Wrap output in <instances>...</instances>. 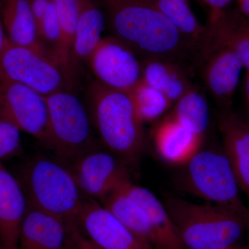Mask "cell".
Instances as JSON below:
<instances>
[{
	"instance_id": "1",
	"label": "cell",
	"mask_w": 249,
	"mask_h": 249,
	"mask_svg": "<svg viewBox=\"0 0 249 249\" xmlns=\"http://www.w3.org/2000/svg\"><path fill=\"white\" fill-rule=\"evenodd\" d=\"M113 36L143 60H178L199 51L175 27L154 0H103Z\"/></svg>"
},
{
	"instance_id": "2",
	"label": "cell",
	"mask_w": 249,
	"mask_h": 249,
	"mask_svg": "<svg viewBox=\"0 0 249 249\" xmlns=\"http://www.w3.org/2000/svg\"><path fill=\"white\" fill-rule=\"evenodd\" d=\"M88 93L91 124L105 146L127 165L137 163L145 142L144 124L129 91L111 89L95 81Z\"/></svg>"
},
{
	"instance_id": "3",
	"label": "cell",
	"mask_w": 249,
	"mask_h": 249,
	"mask_svg": "<svg viewBox=\"0 0 249 249\" xmlns=\"http://www.w3.org/2000/svg\"><path fill=\"white\" fill-rule=\"evenodd\" d=\"M163 204L184 249H232L249 227V218L209 203L169 196Z\"/></svg>"
},
{
	"instance_id": "4",
	"label": "cell",
	"mask_w": 249,
	"mask_h": 249,
	"mask_svg": "<svg viewBox=\"0 0 249 249\" xmlns=\"http://www.w3.org/2000/svg\"><path fill=\"white\" fill-rule=\"evenodd\" d=\"M19 181L28 206L66 222H75L87 197L66 165L44 156L28 162Z\"/></svg>"
},
{
	"instance_id": "5",
	"label": "cell",
	"mask_w": 249,
	"mask_h": 249,
	"mask_svg": "<svg viewBox=\"0 0 249 249\" xmlns=\"http://www.w3.org/2000/svg\"><path fill=\"white\" fill-rule=\"evenodd\" d=\"M185 165V190L209 204L249 219V209L241 197L235 173L223 148L200 149Z\"/></svg>"
},
{
	"instance_id": "6",
	"label": "cell",
	"mask_w": 249,
	"mask_h": 249,
	"mask_svg": "<svg viewBox=\"0 0 249 249\" xmlns=\"http://www.w3.org/2000/svg\"><path fill=\"white\" fill-rule=\"evenodd\" d=\"M49 111V141L57 160L70 166L80 156L96 147L91 119L84 105L71 90L46 96Z\"/></svg>"
},
{
	"instance_id": "7",
	"label": "cell",
	"mask_w": 249,
	"mask_h": 249,
	"mask_svg": "<svg viewBox=\"0 0 249 249\" xmlns=\"http://www.w3.org/2000/svg\"><path fill=\"white\" fill-rule=\"evenodd\" d=\"M72 79L55 60L31 47L18 45L9 39L0 53V80L25 85L42 96L71 90Z\"/></svg>"
},
{
	"instance_id": "8",
	"label": "cell",
	"mask_w": 249,
	"mask_h": 249,
	"mask_svg": "<svg viewBox=\"0 0 249 249\" xmlns=\"http://www.w3.org/2000/svg\"><path fill=\"white\" fill-rule=\"evenodd\" d=\"M0 120L14 124L46 145L49 111L46 96L25 85L0 80Z\"/></svg>"
},
{
	"instance_id": "9",
	"label": "cell",
	"mask_w": 249,
	"mask_h": 249,
	"mask_svg": "<svg viewBox=\"0 0 249 249\" xmlns=\"http://www.w3.org/2000/svg\"><path fill=\"white\" fill-rule=\"evenodd\" d=\"M127 166L109 150L96 146L80 156L68 168L85 196L101 200L130 179Z\"/></svg>"
},
{
	"instance_id": "10",
	"label": "cell",
	"mask_w": 249,
	"mask_h": 249,
	"mask_svg": "<svg viewBox=\"0 0 249 249\" xmlns=\"http://www.w3.org/2000/svg\"><path fill=\"white\" fill-rule=\"evenodd\" d=\"M88 64L96 81L111 89L130 91L142 79L137 54L114 36L102 37Z\"/></svg>"
},
{
	"instance_id": "11",
	"label": "cell",
	"mask_w": 249,
	"mask_h": 249,
	"mask_svg": "<svg viewBox=\"0 0 249 249\" xmlns=\"http://www.w3.org/2000/svg\"><path fill=\"white\" fill-rule=\"evenodd\" d=\"M80 231L99 249H155L102 204L87 196L75 219Z\"/></svg>"
},
{
	"instance_id": "12",
	"label": "cell",
	"mask_w": 249,
	"mask_h": 249,
	"mask_svg": "<svg viewBox=\"0 0 249 249\" xmlns=\"http://www.w3.org/2000/svg\"><path fill=\"white\" fill-rule=\"evenodd\" d=\"M201 53L206 60L203 71L205 85L214 99L228 108L245 68L243 60L229 47H210Z\"/></svg>"
},
{
	"instance_id": "13",
	"label": "cell",
	"mask_w": 249,
	"mask_h": 249,
	"mask_svg": "<svg viewBox=\"0 0 249 249\" xmlns=\"http://www.w3.org/2000/svg\"><path fill=\"white\" fill-rule=\"evenodd\" d=\"M222 148L230 160L240 191L249 200V122L226 108L218 118Z\"/></svg>"
},
{
	"instance_id": "14",
	"label": "cell",
	"mask_w": 249,
	"mask_h": 249,
	"mask_svg": "<svg viewBox=\"0 0 249 249\" xmlns=\"http://www.w3.org/2000/svg\"><path fill=\"white\" fill-rule=\"evenodd\" d=\"M28 203L22 186L0 161V242L4 249H18Z\"/></svg>"
},
{
	"instance_id": "15",
	"label": "cell",
	"mask_w": 249,
	"mask_h": 249,
	"mask_svg": "<svg viewBox=\"0 0 249 249\" xmlns=\"http://www.w3.org/2000/svg\"><path fill=\"white\" fill-rule=\"evenodd\" d=\"M226 47L235 50L249 71V18L237 11L210 15L201 50Z\"/></svg>"
},
{
	"instance_id": "16",
	"label": "cell",
	"mask_w": 249,
	"mask_h": 249,
	"mask_svg": "<svg viewBox=\"0 0 249 249\" xmlns=\"http://www.w3.org/2000/svg\"><path fill=\"white\" fill-rule=\"evenodd\" d=\"M67 242L66 221L28 206L21 227L18 249H67Z\"/></svg>"
},
{
	"instance_id": "17",
	"label": "cell",
	"mask_w": 249,
	"mask_h": 249,
	"mask_svg": "<svg viewBox=\"0 0 249 249\" xmlns=\"http://www.w3.org/2000/svg\"><path fill=\"white\" fill-rule=\"evenodd\" d=\"M153 136L159 155L176 165H186L200 150L204 139L169 115L156 127Z\"/></svg>"
},
{
	"instance_id": "18",
	"label": "cell",
	"mask_w": 249,
	"mask_h": 249,
	"mask_svg": "<svg viewBox=\"0 0 249 249\" xmlns=\"http://www.w3.org/2000/svg\"><path fill=\"white\" fill-rule=\"evenodd\" d=\"M117 190L133 198L146 213L155 235V249H184L164 204L151 191L134 184L130 179L124 181Z\"/></svg>"
},
{
	"instance_id": "19",
	"label": "cell",
	"mask_w": 249,
	"mask_h": 249,
	"mask_svg": "<svg viewBox=\"0 0 249 249\" xmlns=\"http://www.w3.org/2000/svg\"><path fill=\"white\" fill-rule=\"evenodd\" d=\"M78 18L72 49L73 74L83 63H88L93 51L102 39L105 18L96 0H78Z\"/></svg>"
},
{
	"instance_id": "20",
	"label": "cell",
	"mask_w": 249,
	"mask_h": 249,
	"mask_svg": "<svg viewBox=\"0 0 249 249\" xmlns=\"http://www.w3.org/2000/svg\"><path fill=\"white\" fill-rule=\"evenodd\" d=\"M0 18L10 42L44 53L29 0H1Z\"/></svg>"
},
{
	"instance_id": "21",
	"label": "cell",
	"mask_w": 249,
	"mask_h": 249,
	"mask_svg": "<svg viewBox=\"0 0 249 249\" xmlns=\"http://www.w3.org/2000/svg\"><path fill=\"white\" fill-rule=\"evenodd\" d=\"M142 79L164 93L173 104L193 85L178 62L166 59L144 60Z\"/></svg>"
},
{
	"instance_id": "22",
	"label": "cell",
	"mask_w": 249,
	"mask_h": 249,
	"mask_svg": "<svg viewBox=\"0 0 249 249\" xmlns=\"http://www.w3.org/2000/svg\"><path fill=\"white\" fill-rule=\"evenodd\" d=\"M101 204L136 235L155 248V238L146 213L133 198L120 190L101 199Z\"/></svg>"
},
{
	"instance_id": "23",
	"label": "cell",
	"mask_w": 249,
	"mask_h": 249,
	"mask_svg": "<svg viewBox=\"0 0 249 249\" xmlns=\"http://www.w3.org/2000/svg\"><path fill=\"white\" fill-rule=\"evenodd\" d=\"M169 116L202 138L209 128L210 111L207 100L194 85L178 98Z\"/></svg>"
},
{
	"instance_id": "24",
	"label": "cell",
	"mask_w": 249,
	"mask_h": 249,
	"mask_svg": "<svg viewBox=\"0 0 249 249\" xmlns=\"http://www.w3.org/2000/svg\"><path fill=\"white\" fill-rule=\"evenodd\" d=\"M160 11L181 34L194 41L200 50L206 36L203 26L188 5L187 0H154Z\"/></svg>"
},
{
	"instance_id": "25",
	"label": "cell",
	"mask_w": 249,
	"mask_h": 249,
	"mask_svg": "<svg viewBox=\"0 0 249 249\" xmlns=\"http://www.w3.org/2000/svg\"><path fill=\"white\" fill-rule=\"evenodd\" d=\"M129 93L137 114L143 124L160 119L173 105L164 93L142 79Z\"/></svg>"
},
{
	"instance_id": "26",
	"label": "cell",
	"mask_w": 249,
	"mask_h": 249,
	"mask_svg": "<svg viewBox=\"0 0 249 249\" xmlns=\"http://www.w3.org/2000/svg\"><path fill=\"white\" fill-rule=\"evenodd\" d=\"M62 33L64 66L70 76L72 71V49L76 36L78 18V0H52Z\"/></svg>"
},
{
	"instance_id": "27",
	"label": "cell",
	"mask_w": 249,
	"mask_h": 249,
	"mask_svg": "<svg viewBox=\"0 0 249 249\" xmlns=\"http://www.w3.org/2000/svg\"><path fill=\"white\" fill-rule=\"evenodd\" d=\"M20 132L14 124L0 120V161L11 158L20 151Z\"/></svg>"
},
{
	"instance_id": "28",
	"label": "cell",
	"mask_w": 249,
	"mask_h": 249,
	"mask_svg": "<svg viewBox=\"0 0 249 249\" xmlns=\"http://www.w3.org/2000/svg\"><path fill=\"white\" fill-rule=\"evenodd\" d=\"M68 242L67 249H99L83 233L75 222H67Z\"/></svg>"
},
{
	"instance_id": "29",
	"label": "cell",
	"mask_w": 249,
	"mask_h": 249,
	"mask_svg": "<svg viewBox=\"0 0 249 249\" xmlns=\"http://www.w3.org/2000/svg\"><path fill=\"white\" fill-rule=\"evenodd\" d=\"M50 1L51 0H29L37 31L45 17Z\"/></svg>"
},
{
	"instance_id": "30",
	"label": "cell",
	"mask_w": 249,
	"mask_h": 249,
	"mask_svg": "<svg viewBox=\"0 0 249 249\" xmlns=\"http://www.w3.org/2000/svg\"><path fill=\"white\" fill-rule=\"evenodd\" d=\"M204 1L209 7L210 15H214L225 11L232 0H204Z\"/></svg>"
},
{
	"instance_id": "31",
	"label": "cell",
	"mask_w": 249,
	"mask_h": 249,
	"mask_svg": "<svg viewBox=\"0 0 249 249\" xmlns=\"http://www.w3.org/2000/svg\"><path fill=\"white\" fill-rule=\"evenodd\" d=\"M243 94L246 107L249 113V71H247L243 83Z\"/></svg>"
},
{
	"instance_id": "32",
	"label": "cell",
	"mask_w": 249,
	"mask_h": 249,
	"mask_svg": "<svg viewBox=\"0 0 249 249\" xmlns=\"http://www.w3.org/2000/svg\"><path fill=\"white\" fill-rule=\"evenodd\" d=\"M237 2L241 14L249 18V0H237Z\"/></svg>"
},
{
	"instance_id": "33",
	"label": "cell",
	"mask_w": 249,
	"mask_h": 249,
	"mask_svg": "<svg viewBox=\"0 0 249 249\" xmlns=\"http://www.w3.org/2000/svg\"><path fill=\"white\" fill-rule=\"evenodd\" d=\"M8 37L5 33L4 27H3L2 22H1V18H0V53L2 52L6 42H7Z\"/></svg>"
},
{
	"instance_id": "34",
	"label": "cell",
	"mask_w": 249,
	"mask_h": 249,
	"mask_svg": "<svg viewBox=\"0 0 249 249\" xmlns=\"http://www.w3.org/2000/svg\"><path fill=\"white\" fill-rule=\"evenodd\" d=\"M0 249H4V248L2 247V246L1 245V242H0Z\"/></svg>"
},
{
	"instance_id": "35",
	"label": "cell",
	"mask_w": 249,
	"mask_h": 249,
	"mask_svg": "<svg viewBox=\"0 0 249 249\" xmlns=\"http://www.w3.org/2000/svg\"></svg>"
},
{
	"instance_id": "36",
	"label": "cell",
	"mask_w": 249,
	"mask_h": 249,
	"mask_svg": "<svg viewBox=\"0 0 249 249\" xmlns=\"http://www.w3.org/2000/svg\"></svg>"
}]
</instances>
